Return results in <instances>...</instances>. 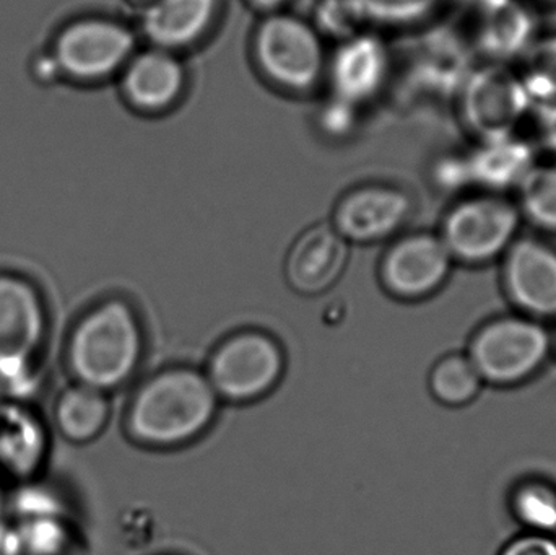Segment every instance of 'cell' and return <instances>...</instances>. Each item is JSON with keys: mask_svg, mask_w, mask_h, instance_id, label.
Wrapping results in <instances>:
<instances>
[{"mask_svg": "<svg viewBox=\"0 0 556 555\" xmlns=\"http://www.w3.org/2000/svg\"><path fill=\"white\" fill-rule=\"evenodd\" d=\"M251 2L256 3L261 9H276V7L281 5V3L287 2V0H251Z\"/></svg>", "mask_w": 556, "mask_h": 555, "instance_id": "cell-32", "label": "cell"}, {"mask_svg": "<svg viewBox=\"0 0 556 555\" xmlns=\"http://www.w3.org/2000/svg\"><path fill=\"white\" fill-rule=\"evenodd\" d=\"M460 119L477 140L518 133L519 124L532 114L521 75L509 64H477L457 93Z\"/></svg>", "mask_w": 556, "mask_h": 555, "instance_id": "cell-6", "label": "cell"}, {"mask_svg": "<svg viewBox=\"0 0 556 555\" xmlns=\"http://www.w3.org/2000/svg\"><path fill=\"white\" fill-rule=\"evenodd\" d=\"M535 163L534 143L516 133L477 140L469 152L444 160L438 179L446 189L505 194L518 189Z\"/></svg>", "mask_w": 556, "mask_h": 555, "instance_id": "cell-8", "label": "cell"}, {"mask_svg": "<svg viewBox=\"0 0 556 555\" xmlns=\"http://www.w3.org/2000/svg\"><path fill=\"white\" fill-rule=\"evenodd\" d=\"M7 555H85L71 515L9 521Z\"/></svg>", "mask_w": 556, "mask_h": 555, "instance_id": "cell-21", "label": "cell"}, {"mask_svg": "<svg viewBox=\"0 0 556 555\" xmlns=\"http://www.w3.org/2000/svg\"><path fill=\"white\" fill-rule=\"evenodd\" d=\"M215 13L217 0H156L147 10L143 31L156 48H188L211 28Z\"/></svg>", "mask_w": 556, "mask_h": 555, "instance_id": "cell-19", "label": "cell"}, {"mask_svg": "<svg viewBox=\"0 0 556 555\" xmlns=\"http://www.w3.org/2000/svg\"><path fill=\"white\" fill-rule=\"evenodd\" d=\"M522 215L505 194L477 192L454 205L441 227V240L454 263L480 266L503 257L519 237Z\"/></svg>", "mask_w": 556, "mask_h": 555, "instance_id": "cell-5", "label": "cell"}, {"mask_svg": "<svg viewBox=\"0 0 556 555\" xmlns=\"http://www.w3.org/2000/svg\"><path fill=\"white\" fill-rule=\"evenodd\" d=\"M111 413L110 393L74 381L55 398L52 419L65 442L88 445L106 430Z\"/></svg>", "mask_w": 556, "mask_h": 555, "instance_id": "cell-20", "label": "cell"}, {"mask_svg": "<svg viewBox=\"0 0 556 555\" xmlns=\"http://www.w3.org/2000/svg\"><path fill=\"white\" fill-rule=\"evenodd\" d=\"M506 295L529 318L556 316V250L545 241L518 237L503 254Z\"/></svg>", "mask_w": 556, "mask_h": 555, "instance_id": "cell-12", "label": "cell"}, {"mask_svg": "<svg viewBox=\"0 0 556 555\" xmlns=\"http://www.w3.org/2000/svg\"><path fill=\"white\" fill-rule=\"evenodd\" d=\"M516 192L522 220L556 234V162L535 163Z\"/></svg>", "mask_w": 556, "mask_h": 555, "instance_id": "cell-22", "label": "cell"}, {"mask_svg": "<svg viewBox=\"0 0 556 555\" xmlns=\"http://www.w3.org/2000/svg\"><path fill=\"white\" fill-rule=\"evenodd\" d=\"M538 36V23L529 10L513 0H493L482 5L472 46L483 61L511 65L528 52Z\"/></svg>", "mask_w": 556, "mask_h": 555, "instance_id": "cell-18", "label": "cell"}, {"mask_svg": "<svg viewBox=\"0 0 556 555\" xmlns=\"http://www.w3.org/2000/svg\"><path fill=\"white\" fill-rule=\"evenodd\" d=\"M482 377L476 365L464 355L441 358L430 374V390L434 400L446 406H463L479 394Z\"/></svg>", "mask_w": 556, "mask_h": 555, "instance_id": "cell-23", "label": "cell"}, {"mask_svg": "<svg viewBox=\"0 0 556 555\" xmlns=\"http://www.w3.org/2000/svg\"><path fill=\"white\" fill-rule=\"evenodd\" d=\"M220 406L204 370L173 365L150 375L134 390L124 427L136 445L169 452L204 437Z\"/></svg>", "mask_w": 556, "mask_h": 555, "instance_id": "cell-1", "label": "cell"}, {"mask_svg": "<svg viewBox=\"0 0 556 555\" xmlns=\"http://www.w3.org/2000/svg\"><path fill=\"white\" fill-rule=\"evenodd\" d=\"M412 201L389 186H365L349 192L337 205L333 227L355 243H375L392 237L407 222Z\"/></svg>", "mask_w": 556, "mask_h": 555, "instance_id": "cell-13", "label": "cell"}, {"mask_svg": "<svg viewBox=\"0 0 556 555\" xmlns=\"http://www.w3.org/2000/svg\"><path fill=\"white\" fill-rule=\"evenodd\" d=\"M532 117L535 121L539 143L556 156V101L534 106Z\"/></svg>", "mask_w": 556, "mask_h": 555, "instance_id": "cell-29", "label": "cell"}, {"mask_svg": "<svg viewBox=\"0 0 556 555\" xmlns=\"http://www.w3.org/2000/svg\"><path fill=\"white\" fill-rule=\"evenodd\" d=\"M7 537H9V517H7V495L0 484V555H7Z\"/></svg>", "mask_w": 556, "mask_h": 555, "instance_id": "cell-31", "label": "cell"}, {"mask_svg": "<svg viewBox=\"0 0 556 555\" xmlns=\"http://www.w3.org/2000/svg\"><path fill=\"white\" fill-rule=\"evenodd\" d=\"M0 403H2V396H0Z\"/></svg>", "mask_w": 556, "mask_h": 555, "instance_id": "cell-33", "label": "cell"}, {"mask_svg": "<svg viewBox=\"0 0 556 555\" xmlns=\"http://www.w3.org/2000/svg\"><path fill=\"white\" fill-rule=\"evenodd\" d=\"M46 316L36 290L18 277L0 276V396L25 401L38 387L35 357Z\"/></svg>", "mask_w": 556, "mask_h": 555, "instance_id": "cell-3", "label": "cell"}, {"mask_svg": "<svg viewBox=\"0 0 556 555\" xmlns=\"http://www.w3.org/2000/svg\"><path fill=\"white\" fill-rule=\"evenodd\" d=\"M515 510L526 527L541 534L556 530V492L547 485H525L516 494Z\"/></svg>", "mask_w": 556, "mask_h": 555, "instance_id": "cell-26", "label": "cell"}, {"mask_svg": "<svg viewBox=\"0 0 556 555\" xmlns=\"http://www.w3.org/2000/svg\"><path fill=\"white\" fill-rule=\"evenodd\" d=\"M186 72L178 58L166 49H149L132 55L123 75V91L137 110L162 113L178 101Z\"/></svg>", "mask_w": 556, "mask_h": 555, "instance_id": "cell-17", "label": "cell"}, {"mask_svg": "<svg viewBox=\"0 0 556 555\" xmlns=\"http://www.w3.org/2000/svg\"><path fill=\"white\" fill-rule=\"evenodd\" d=\"M355 104L333 97V100L324 108L323 114H320V124L327 133L342 136V134L349 133L355 124Z\"/></svg>", "mask_w": 556, "mask_h": 555, "instance_id": "cell-28", "label": "cell"}, {"mask_svg": "<svg viewBox=\"0 0 556 555\" xmlns=\"http://www.w3.org/2000/svg\"><path fill=\"white\" fill-rule=\"evenodd\" d=\"M49 453L48 427L25 401L0 403V471L18 482L31 481Z\"/></svg>", "mask_w": 556, "mask_h": 555, "instance_id": "cell-15", "label": "cell"}, {"mask_svg": "<svg viewBox=\"0 0 556 555\" xmlns=\"http://www.w3.org/2000/svg\"><path fill=\"white\" fill-rule=\"evenodd\" d=\"M146 342L134 310L110 300L91 310L72 332L67 364L74 381L111 391L126 387L142 364Z\"/></svg>", "mask_w": 556, "mask_h": 555, "instance_id": "cell-2", "label": "cell"}, {"mask_svg": "<svg viewBox=\"0 0 556 555\" xmlns=\"http://www.w3.org/2000/svg\"><path fill=\"white\" fill-rule=\"evenodd\" d=\"M349 263L346 240L330 224L307 228L285 264L288 283L301 295H319L336 286Z\"/></svg>", "mask_w": 556, "mask_h": 555, "instance_id": "cell-14", "label": "cell"}, {"mask_svg": "<svg viewBox=\"0 0 556 555\" xmlns=\"http://www.w3.org/2000/svg\"><path fill=\"white\" fill-rule=\"evenodd\" d=\"M453 264V256L440 235H408L386 254L382 282L399 299H425L446 283Z\"/></svg>", "mask_w": 556, "mask_h": 555, "instance_id": "cell-11", "label": "cell"}, {"mask_svg": "<svg viewBox=\"0 0 556 555\" xmlns=\"http://www.w3.org/2000/svg\"><path fill=\"white\" fill-rule=\"evenodd\" d=\"M502 555H556V543L547 534H531L509 544Z\"/></svg>", "mask_w": 556, "mask_h": 555, "instance_id": "cell-30", "label": "cell"}, {"mask_svg": "<svg viewBox=\"0 0 556 555\" xmlns=\"http://www.w3.org/2000/svg\"><path fill=\"white\" fill-rule=\"evenodd\" d=\"M287 368L283 349L263 331H240L225 339L204 374L222 403L253 404L269 396Z\"/></svg>", "mask_w": 556, "mask_h": 555, "instance_id": "cell-4", "label": "cell"}, {"mask_svg": "<svg viewBox=\"0 0 556 555\" xmlns=\"http://www.w3.org/2000/svg\"><path fill=\"white\" fill-rule=\"evenodd\" d=\"M68 514L67 505L61 495L49 485L31 481L20 482L12 495H7V517L9 521L28 518L62 517Z\"/></svg>", "mask_w": 556, "mask_h": 555, "instance_id": "cell-25", "label": "cell"}, {"mask_svg": "<svg viewBox=\"0 0 556 555\" xmlns=\"http://www.w3.org/2000/svg\"><path fill=\"white\" fill-rule=\"evenodd\" d=\"M254 48L264 74L288 90H309L326 68L319 35L296 16L267 18L257 29Z\"/></svg>", "mask_w": 556, "mask_h": 555, "instance_id": "cell-9", "label": "cell"}, {"mask_svg": "<svg viewBox=\"0 0 556 555\" xmlns=\"http://www.w3.org/2000/svg\"><path fill=\"white\" fill-rule=\"evenodd\" d=\"M548 351L551 338L538 319L505 316L477 332L469 358L482 380L513 384L531 377L544 364Z\"/></svg>", "mask_w": 556, "mask_h": 555, "instance_id": "cell-7", "label": "cell"}, {"mask_svg": "<svg viewBox=\"0 0 556 555\" xmlns=\"http://www.w3.org/2000/svg\"><path fill=\"white\" fill-rule=\"evenodd\" d=\"M363 20L386 23V25H407L430 15L441 0H352Z\"/></svg>", "mask_w": 556, "mask_h": 555, "instance_id": "cell-27", "label": "cell"}, {"mask_svg": "<svg viewBox=\"0 0 556 555\" xmlns=\"http://www.w3.org/2000/svg\"><path fill=\"white\" fill-rule=\"evenodd\" d=\"M333 93L358 106L378 93L389 72L386 46L375 36L353 35L343 39L327 64Z\"/></svg>", "mask_w": 556, "mask_h": 555, "instance_id": "cell-16", "label": "cell"}, {"mask_svg": "<svg viewBox=\"0 0 556 555\" xmlns=\"http://www.w3.org/2000/svg\"><path fill=\"white\" fill-rule=\"evenodd\" d=\"M519 62V75L534 106L556 101V35L538 36Z\"/></svg>", "mask_w": 556, "mask_h": 555, "instance_id": "cell-24", "label": "cell"}, {"mask_svg": "<svg viewBox=\"0 0 556 555\" xmlns=\"http://www.w3.org/2000/svg\"><path fill=\"white\" fill-rule=\"evenodd\" d=\"M136 38L126 26L103 18H88L67 26L59 35L54 61L77 80H101L132 58Z\"/></svg>", "mask_w": 556, "mask_h": 555, "instance_id": "cell-10", "label": "cell"}]
</instances>
